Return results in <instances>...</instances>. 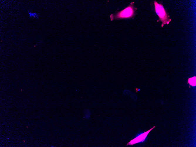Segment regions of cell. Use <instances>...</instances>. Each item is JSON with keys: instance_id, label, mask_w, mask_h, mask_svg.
Here are the masks:
<instances>
[{"instance_id": "cell-1", "label": "cell", "mask_w": 196, "mask_h": 147, "mask_svg": "<svg viewBox=\"0 0 196 147\" xmlns=\"http://www.w3.org/2000/svg\"><path fill=\"white\" fill-rule=\"evenodd\" d=\"M136 9L137 8L134 7L133 2L124 9L115 14H111L110 16L111 20L112 21L133 17L136 15Z\"/></svg>"}, {"instance_id": "cell-2", "label": "cell", "mask_w": 196, "mask_h": 147, "mask_svg": "<svg viewBox=\"0 0 196 147\" xmlns=\"http://www.w3.org/2000/svg\"><path fill=\"white\" fill-rule=\"evenodd\" d=\"M153 4L155 11L158 16L159 20L162 22V27L166 24H168L171 19L169 18L168 13L166 12L162 4L155 1H154Z\"/></svg>"}, {"instance_id": "cell-3", "label": "cell", "mask_w": 196, "mask_h": 147, "mask_svg": "<svg viewBox=\"0 0 196 147\" xmlns=\"http://www.w3.org/2000/svg\"><path fill=\"white\" fill-rule=\"evenodd\" d=\"M155 127V126H154L149 130L144 132L143 133L141 134L134 139L131 140L127 144L126 146H132L136 143L143 141L150 132Z\"/></svg>"}, {"instance_id": "cell-4", "label": "cell", "mask_w": 196, "mask_h": 147, "mask_svg": "<svg viewBox=\"0 0 196 147\" xmlns=\"http://www.w3.org/2000/svg\"><path fill=\"white\" fill-rule=\"evenodd\" d=\"M196 76L193 77L188 79L187 83L192 86H196Z\"/></svg>"}, {"instance_id": "cell-5", "label": "cell", "mask_w": 196, "mask_h": 147, "mask_svg": "<svg viewBox=\"0 0 196 147\" xmlns=\"http://www.w3.org/2000/svg\"><path fill=\"white\" fill-rule=\"evenodd\" d=\"M29 14L30 17H37V14L35 13H31V12L29 13Z\"/></svg>"}]
</instances>
